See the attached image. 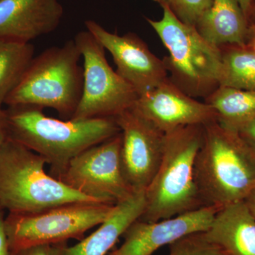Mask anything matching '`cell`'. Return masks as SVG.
Wrapping results in <instances>:
<instances>
[{
	"instance_id": "cell-1",
	"label": "cell",
	"mask_w": 255,
	"mask_h": 255,
	"mask_svg": "<svg viewBox=\"0 0 255 255\" xmlns=\"http://www.w3.org/2000/svg\"><path fill=\"white\" fill-rule=\"evenodd\" d=\"M4 114L7 137L41 155L54 177L84 150L121 132L114 118L64 120L35 106L8 107Z\"/></svg>"
},
{
	"instance_id": "cell-2",
	"label": "cell",
	"mask_w": 255,
	"mask_h": 255,
	"mask_svg": "<svg viewBox=\"0 0 255 255\" xmlns=\"http://www.w3.org/2000/svg\"><path fill=\"white\" fill-rule=\"evenodd\" d=\"M194 173L204 206L221 209L244 201L255 189V150L239 132L215 121L204 127Z\"/></svg>"
},
{
	"instance_id": "cell-3",
	"label": "cell",
	"mask_w": 255,
	"mask_h": 255,
	"mask_svg": "<svg viewBox=\"0 0 255 255\" xmlns=\"http://www.w3.org/2000/svg\"><path fill=\"white\" fill-rule=\"evenodd\" d=\"M203 139V126H187L164 134L162 160L146 188L145 209L139 219L155 222L204 206L194 173Z\"/></svg>"
},
{
	"instance_id": "cell-4",
	"label": "cell",
	"mask_w": 255,
	"mask_h": 255,
	"mask_svg": "<svg viewBox=\"0 0 255 255\" xmlns=\"http://www.w3.org/2000/svg\"><path fill=\"white\" fill-rule=\"evenodd\" d=\"M46 164L41 155L6 137L0 148V207L29 214L69 203L100 202L47 174Z\"/></svg>"
},
{
	"instance_id": "cell-5",
	"label": "cell",
	"mask_w": 255,
	"mask_h": 255,
	"mask_svg": "<svg viewBox=\"0 0 255 255\" xmlns=\"http://www.w3.org/2000/svg\"><path fill=\"white\" fill-rule=\"evenodd\" d=\"M81 58L74 39L45 50L32 60L4 105L53 109L62 119H71L83 89V68L79 65Z\"/></svg>"
},
{
	"instance_id": "cell-6",
	"label": "cell",
	"mask_w": 255,
	"mask_h": 255,
	"mask_svg": "<svg viewBox=\"0 0 255 255\" xmlns=\"http://www.w3.org/2000/svg\"><path fill=\"white\" fill-rule=\"evenodd\" d=\"M162 9L160 19L146 20L168 51L163 60L169 78L188 95L206 100L219 87L221 48L204 39L195 26L178 19L167 5Z\"/></svg>"
},
{
	"instance_id": "cell-7",
	"label": "cell",
	"mask_w": 255,
	"mask_h": 255,
	"mask_svg": "<svg viewBox=\"0 0 255 255\" xmlns=\"http://www.w3.org/2000/svg\"><path fill=\"white\" fill-rule=\"evenodd\" d=\"M115 204L101 202H73L41 212L9 214L5 229L11 254L38 245L79 241L91 228L100 226Z\"/></svg>"
},
{
	"instance_id": "cell-8",
	"label": "cell",
	"mask_w": 255,
	"mask_h": 255,
	"mask_svg": "<svg viewBox=\"0 0 255 255\" xmlns=\"http://www.w3.org/2000/svg\"><path fill=\"white\" fill-rule=\"evenodd\" d=\"M74 41L83 58V89L71 119L115 118L131 108L138 95L111 67L104 47L87 30L77 33Z\"/></svg>"
},
{
	"instance_id": "cell-9",
	"label": "cell",
	"mask_w": 255,
	"mask_h": 255,
	"mask_svg": "<svg viewBox=\"0 0 255 255\" xmlns=\"http://www.w3.org/2000/svg\"><path fill=\"white\" fill-rule=\"evenodd\" d=\"M122 135L84 150L55 178L70 189L106 204H117L134 194L121 161Z\"/></svg>"
},
{
	"instance_id": "cell-10",
	"label": "cell",
	"mask_w": 255,
	"mask_h": 255,
	"mask_svg": "<svg viewBox=\"0 0 255 255\" xmlns=\"http://www.w3.org/2000/svg\"><path fill=\"white\" fill-rule=\"evenodd\" d=\"M114 119L122 135L124 177L134 192L145 191L162 160L164 133L132 107Z\"/></svg>"
},
{
	"instance_id": "cell-11",
	"label": "cell",
	"mask_w": 255,
	"mask_h": 255,
	"mask_svg": "<svg viewBox=\"0 0 255 255\" xmlns=\"http://www.w3.org/2000/svg\"><path fill=\"white\" fill-rule=\"evenodd\" d=\"M85 25L87 31L112 55L117 73L138 96L153 90L169 78L164 60L152 53L135 33H112L93 20H87Z\"/></svg>"
},
{
	"instance_id": "cell-12",
	"label": "cell",
	"mask_w": 255,
	"mask_h": 255,
	"mask_svg": "<svg viewBox=\"0 0 255 255\" xmlns=\"http://www.w3.org/2000/svg\"><path fill=\"white\" fill-rule=\"evenodd\" d=\"M132 107L164 134L179 128L204 127L217 121V114L211 105L188 95L169 78L138 96Z\"/></svg>"
},
{
	"instance_id": "cell-13",
	"label": "cell",
	"mask_w": 255,
	"mask_h": 255,
	"mask_svg": "<svg viewBox=\"0 0 255 255\" xmlns=\"http://www.w3.org/2000/svg\"><path fill=\"white\" fill-rule=\"evenodd\" d=\"M219 209L204 206L155 222L137 220L124 233L122 246L108 255H152L185 236L207 231Z\"/></svg>"
},
{
	"instance_id": "cell-14",
	"label": "cell",
	"mask_w": 255,
	"mask_h": 255,
	"mask_svg": "<svg viewBox=\"0 0 255 255\" xmlns=\"http://www.w3.org/2000/svg\"><path fill=\"white\" fill-rule=\"evenodd\" d=\"M63 14L59 0H0V38L31 43L54 31Z\"/></svg>"
},
{
	"instance_id": "cell-15",
	"label": "cell",
	"mask_w": 255,
	"mask_h": 255,
	"mask_svg": "<svg viewBox=\"0 0 255 255\" xmlns=\"http://www.w3.org/2000/svg\"><path fill=\"white\" fill-rule=\"evenodd\" d=\"M204 234L225 255H255V219L244 201L219 209Z\"/></svg>"
},
{
	"instance_id": "cell-16",
	"label": "cell",
	"mask_w": 255,
	"mask_h": 255,
	"mask_svg": "<svg viewBox=\"0 0 255 255\" xmlns=\"http://www.w3.org/2000/svg\"><path fill=\"white\" fill-rule=\"evenodd\" d=\"M145 206V191L117 203L100 227L75 246L67 247L65 255H108L129 226L141 217Z\"/></svg>"
},
{
	"instance_id": "cell-17",
	"label": "cell",
	"mask_w": 255,
	"mask_h": 255,
	"mask_svg": "<svg viewBox=\"0 0 255 255\" xmlns=\"http://www.w3.org/2000/svg\"><path fill=\"white\" fill-rule=\"evenodd\" d=\"M238 0H214L196 28L204 39L219 47L246 46L249 28Z\"/></svg>"
},
{
	"instance_id": "cell-18",
	"label": "cell",
	"mask_w": 255,
	"mask_h": 255,
	"mask_svg": "<svg viewBox=\"0 0 255 255\" xmlns=\"http://www.w3.org/2000/svg\"><path fill=\"white\" fill-rule=\"evenodd\" d=\"M205 100L217 114L218 122L234 131L255 119V91L220 86Z\"/></svg>"
},
{
	"instance_id": "cell-19",
	"label": "cell",
	"mask_w": 255,
	"mask_h": 255,
	"mask_svg": "<svg viewBox=\"0 0 255 255\" xmlns=\"http://www.w3.org/2000/svg\"><path fill=\"white\" fill-rule=\"evenodd\" d=\"M35 48L31 43L0 38V106L21 82L32 60Z\"/></svg>"
},
{
	"instance_id": "cell-20",
	"label": "cell",
	"mask_w": 255,
	"mask_h": 255,
	"mask_svg": "<svg viewBox=\"0 0 255 255\" xmlns=\"http://www.w3.org/2000/svg\"><path fill=\"white\" fill-rule=\"evenodd\" d=\"M219 87L255 91V53L248 46L221 47Z\"/></svg>"
},
{
	"instance_id": "cell-21",
	"label": "cell",
	"mask_w": 255,
	"mask_h": 255,
	"mask_svg": "<svg viewBox=\"0 0 255 255\" xmlns=\"http://www.w3.org/2000/svg\"><path fill=\"white\" fill-rule=\"evenodd\" d=\"M170 246L169 255H225L219 246L208 241L204 232L185 236Z\"/></svg>"
},
{
	"instance_id": "cell-22",
	"label": "cell",
	"mask_w": 255,
	"mask_h": 255,
	"mask_svg": "<svg viewBox=\"0 0 255 255\" xmlns=\"http://www.w3.org/2000/svg\"><path fill=\"white\" fill-rule=\"evenodd\" d=\"M213 2L214 0H167V6L182 22L196 26Z\"/></svg>"
},
{
	"instance_id": "cell-23",
	"label": "cell",
	"mask_w": 255,
	"mask_h": 255,
	"mask_svg": "<svg viewBox=\"0 0 255 255\" xmlns=\"http://www.w3.org/2000/svg\"><path fill=\"white\" fill-rule=\"evenodd\" d=\"M67 247V242L38 245L21 250L14 255H65Z\"/></svg>"
},
{
	"instance_id": "cell-24",
	"label": "cell",
	"mask_w": 255,
	"mask_h": 255,
	"mask_svg": "<svg viewBox=\"0 0 255 255\" xmlns=\"http://www.w3.org/2000/svg\"><path fill=\"white\" fill-rule=\"evenodd\" d=\"M4 210L0 207V255H14L10 252L5 229Z\"/></svg>"
},
{
	"instance_id": "cell-25",
	"label": "cell",
	"mask_w": 255,
	"mask_h": 255,
	"mask_svg": "<svg viewBox=\"0 0 255 255\" xmlns=\"http://www.w3.org/2000/svg\"><path fill=\"white\" fill-rule=\"evenodd\" d=\"M238 132L241 136L255 150V119L242 128Z\"/></svg>"
},
{
	"instance_id": "cell-26",
	"label": "cell",
	"mask_w": 255,
	"mask_h": 255,
	"mask_svg": "<svg viewBox=\"0 0 255 255\" xmlns=\"http://www.w3.org/2000/svg\"><path fill=\"white\" fill-rule=\"evenodd\" d=\"M6 137H7V132H6L4 110H3L2 107L0 106V148L6 140Z\"/></svg>"
},
{
	"instance_id": "cell-27",
	"label": "cell",
	"mask_w": 255,
	"mask_h": 255,
	"mask_svg": "<svg viewBox=\"0 0 255 255\" xmlns=\"http://www.w3.org/2000/svg\"><path fill=\"white\" fill-rule=\"evenodd\" d=\"M244 201L255 219V189L248 196Z\"/></svg>"
},
{
	"instance_id": "cell-28",
	"label": "cell",
	"mask_w": 255,
	"mask_h": 255,
	"mask_svg": "<svg viewBox=\"0 0 255 255\" xmlns=\"http://www.w3.org/2000/svg\"><path fill=\"white\" fill-rule=\"evenodd\" d=\"M240 5H241L243 12L248 16L251 9L252 0H238Z\"/></svg>"
},
{
	"instance_id": "cell-29",
	"label": "cell",
	"mask_w": 255,
	"mask_h": 255,
	"mask_svg": "<svg viewBox=\"0 0 255 255\" xmlns=\"http://www.w3.org/2000/svg\"><path fill=\"white\" fill-rule=\"evenodd\" d=\"M252 33H253L251 38V42H249V44L247 45L248 48H251L252 50L255 53V28H253L252 31H250Z\"/></svg>"
},
{
	"instance_id": "cell-30",
	"label": "cell",
	"mask_w": 255,
	"mask_h": 255,
	"mask_svg": "<svg viewBox=\"0 0 255 255\" xmlns=\"http://www.w3.org/2000/svg\"><path fill=\"white\" fill-rule=\"evenodd\" d=\"M152 1H155V2L158 3L161 6H163L164 5H167V0H152Z\"/></svg>"
}]
</instances>
